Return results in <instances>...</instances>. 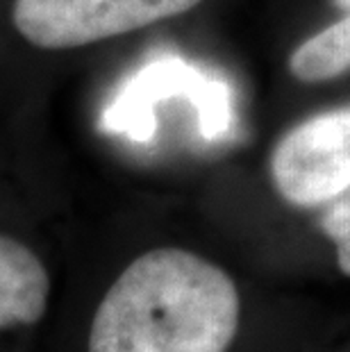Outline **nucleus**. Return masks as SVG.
Instances as JSON below:
<instances>
[{
    "label": "nucleus",
    "mask_w": 350,
    "mask_h": 352,
    "mask_svg": "<svg viewBox=\"0 0 350 352\" xmlns=\"http://www.w3.org/2000/svg\"><path fill=\"white\" fill-rule=\"evenodd\" d=\"M239 294L212 261L180 248L137 257L96 309L89 352H228Z\"/></svg>",
    "instance_id": "nucleus-1"
},
{
    "label": "nucleus",
    "mask_w": 350,
    "mask_h": 352,
    "mask_svg": "<svg viewBox=\"0 0 350 352\" xmlns=\"http://www.w3.org/2000/svg\"><path fill=\"white\" fill-rule=\"evenodd\" d=\"M171 98L191 102L205 139H221L232 125V94L226 82L171 55L146 64L125 82L107 104L100 127L132 141H151L157 127L155 107Z\"/></svg>",
    "instance_id": "nucleus-2"
},
{
    "label": "nucleus",
    "mask_w": 350,
    "mask_h": 352,
    "mask_svg": "<svg viewBox=\"0 0 350 352\" xmlns=\"http://www.w3.org/2000/svg\"><path fill=\"white\" fill-rule=\"evenodd\" d=\"M203 0H14L12 21L43 50L82 48L180 16Z\"/></svg>",
    "instance_id": "nucleus-3"
},
{
    "label": "nucleus",
    "mask_w": 350,
    "mask_h": 352,
    "mask_svg": "<svg viewBox=\"0 0 350 352\" xmlns=\"http://www.w3.org/2000/svg\"><path fill=\"white\" fill-rule=\"evenodd\" d=\"M275 189L296 207L325 205L350 191V107L296 125L271 155Z\"/></svg>",
    "instance_id": "nucleus-4"
},
{
    "label": "nucleus",
    "mask_w": 350,
    "mask_h": 352,
    "mask_svg": "<svg viewBox=\"0 0 350 352\" xmlns=\"http://www.w3.org/2000/svg\"><path fill=\"white\" fill-rule=\"evenodd\" d=\"M50 277L25 243L0 234V329L34 325L46 311Z\"/></svg>",
    "instance_id": "nucleus-5"
},
{
    "label": "nucleus",
    "mask_w": 350,
    "mask_h": 352,
    "mask_svg": "<svg viewBox=\"0 0 350 352\" xmlns=\"http://www.w3.org/2000/svg\"><path fill=\"white\" fill-rule=\"evenodd\" d=\"M289 71L300 82H327L350 71V12L298 46Z\"/></svg>",
    "instance_id": "nucleus-6"
},
{
    "label": "nucleus",
    "mask_w": 350,
    "mask_h": 352,
    "mask_svg": "<svg viewBox=\"0 0 350 352\" xmlns=\"http://www.w3.org/2000/svg\"><path fill=\"white\" fill-rule=\"evenodd\" d=\"M321 230L337 248L341 273L350 275V191L327 202V209L321 216Z\"/></svg>",
    "instance_id": "nucleus-7"
},
{
    "label": "nucleus",
    "mask_w": 350,
    "mask_h": 352,
    "mask_svg": "<svg viewBox=\"0 0 350 352\" xmlns=\"http://www.w3.org/2000/svg\"><path fill=\"white\" fill-rule=\"evenodd\" d=\"M332 5L341 12H350V0H332Z\"/></svg>",
    "instance_id": "nucleus-8"
}]
</instances>
